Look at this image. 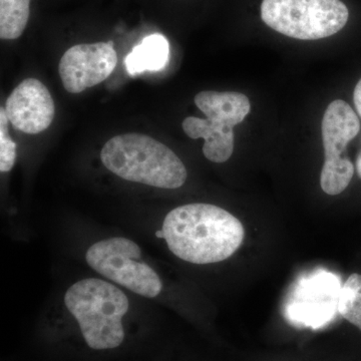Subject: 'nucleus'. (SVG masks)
<instances>
[{
	"instance_id": "9b49d317",
	"label": "nucleus",
	"mask_w": 361,
	"mask_h": 361,
	"mask_svg": "<svg viewBox=\"0 0 361 361\" xmlns=\"http://www.w3.org/2000/svg\"><path fill=\"white\" fill-rule=\"evenodd\" d=\"M195 104L209 120L232 128L243 122L251 110L248 97L236 92L205 90L195 97Z\"/></svg>"
},
{
	"instance_id": "f3484780",
	"label": "nucleus",
	"mask_w": 361,
	"mask_h": 361,
	"mask_svg": "<svg viewBox=\"0 0 361 361\" xmlns=\"http://www.w3.org/2000/svg\"><path fill=\"white\" fill-rule=\"evenodd\" d=\"M356 171H357V174L361 178V151L358 154L357 159H356Z\"/></svg>"
},
{
	"instance_id": "6e6552de",
	"label": "nucleus",
	"mask_w": 361,
	"mask_h": 361,
	"mask_svg": "<svg viewBox=\"0 0 361 361\" xmlns=\"http://www.w3.org/2000/svg\"><path fill=\"white\" fill-rule=\"evenodd\" d=\"M118 63L113 42L71 47L61 56L59 71L63 87L80 94L110 77Z\"/></svg>"
},
{
	"instance_id": "4468645a",
	"label": "nucleus",
	"mask_w": 361,
	"mask_h": 361,
	"mask_svg": "<svg viewBox=\"0 0 361 361\" xmlns=\"http://www.w3.org/2000/svg\"><path fill=\"white\" fill-rule=\"evenodd\" d=\"M338 313L361 331V275L353 273L342 285Z\"/></svg>"
},
{
	"instance_id": "1a4fd4ad",
	"label": "nucleus",
	"mask_w": 361,
	"mask_h": 361,
	"mask_svg": "<svg viewBox=\"0 0 361 361\" xmlns=\"http://www.w3.org/2000/svg\"><path fill=\"white\" fill-rule=\"evenodd\" d=\"M4 110L16 130L30 135L47 130L56 113L51 92L37 78L21 82L6 99Z\"/></svg>"
},
{
	"instance_id": "7ed1b4c3",
	"label": "nucleus",
	"mask_w": 361,
	"mask_h": 361,
	"mask_svg": "<svg viewBox=\"0 0 361 361\" xmlns=\"http://www.w3.org/2000/svg\"><path fill=\"white\" fill-rule=\"evenodd\" d=\"M65 304L90 348L104 350L123 343V318L130 302L115 285L97 278L80 280L66 292Z\"/></svg>"
},
{
	"instance_id": "9d476101",
	"label": "nucleus",
	"mask_w": 361,
	"mask_h": 361,
	"mask_svg": "<svg viewBox=\"0 0 361 361\" xmlns=\"http://www.w3.org/2000/svg\"><path fill=\"white\" fill-rule=\"evenodd\" d=\"M183 130L191 139H204V156L214 163H224L234 151L232 127L213 122L209 118L188 116L182 123Z\"/></svg>"
},
{
	"instance_id": "f03ea898",
	"label": "nucleus",
	"mask_w": 361,
	"mask_h": 361,
	"mask_svg": "<svg viewBox=\"0 0 361 361\" xmlns=\"http://www.w3.org/2000/svg\"><path fill=\"white\" fill-rule=\"evenodd\" d=\"M101 160L104 167L123 180L161 189H178L188 177L179 157L166 145L146 135L111 137L102 149Z\"/></svg>"
},
{
	"instance_id": "0eeeda50",
	"label": "nucleus",
	"mask_w": 361,
	"mask_h": 361,
	"mask_svg": "<svg viewBox=\"0 0 361 361\" xmlns=\"http://www.w3.org/2000/svg\"><path fill=\"white\" fill-rule=\"evenodd\" d=\"M341 288V280L334 273L314 271L294 286L285 306V317L296 326L322 329L338 313Z\"/></svg>"
},
{
	"instance_id": "f8f14e48",
	"label": "nucleus",
	"mask_w": 361,
	"mask_h": 361,
	"mask_svg": "<svg viewBox=\"0 0 361 361\" xmlns=\"http://www.w3.org/2000/svg\"><path fill=\"white\" fill-rule=\"evenodd\" d=\"M170 45L161 33H154L142 39L125 59L126 68L130 75L145 71L163 70L169 61Z\"/></svg>"
},
{
	"instance_id": "2eb2a0df",
	"label": "nucleus",
	"mask_w": 361,
	"mask_h": 361,
	"mask_svg": "<svg viewBox=\"0 0 361 361\" xmlns=\"http://www.w3.org/2000/svg\"><path fill=\"white\" fill-rule=\"evenodd\" d=\"M8 118L4 108L0 109V171L9 172L16 160V145L8 134Z\"/></svg>"
},
{
	"instance_id": "f257e3e1",
	"label": "nucleus",
	"mask_w": 361,
	"mask_h": 361,
	"mask_svg": "<svg viewBox=\"0 0 361 361\" xmlns=\"http://www.w3.org/2000/svg\"><path fill=\"white\" fill-rule=\"evenodd\" d=\"M161 232L173 254L198 265L231 257L245 236L243 225L235 216L204 203L173 209L164 220Z\"/></svg>"
},
{
	"instance_id": "dca6fc26",
	"label": "nucleus",
	"mask_w": 361,
	"mask_h": 361,
	"mask_svg": "<svg viewBox=\"0 0 361 361\" xmlns=\"http://www.w3.org/2000/svg\"><path fill=\"white\" fill-rule=\"evenodd\" d=\"M353 102L358 115L361 116V78L360 82L356 85L355 92H353Z\"/></svg>"
},
{
	"instance_id": "423d86ee",
	"label": "nucleus",
	"mask_w": 361,
	"mask_h": 361,
	"mask_svg": "<svg viewBox=\"0 0 361 361\" xmlns=\"http://www.w3.org/2000/svg\"><path fill=\"white\" fill-rule=\"evenodd\" d=\"M360 130L358 116L346 102L336 99L329 104L322 120L325 161L320 176V186L327 195L341 194L350 184L355 166L346 156V147Z\"/></svg>"
},
{
	"instance_id": "39448f33",
	"label": "nucleus",
	"mask_w": 361,
	"mask_h": 361,
	"mask_svg": "<svg viewBox=\"0 0 361 361\" xmlns=\"http://www.w3.org/2000/svg\"><path fill=\"white\" fill-rule=\"evenodd\" d=\"M90 268L137 295L155 298L163 289L160 277L144 262L139 245L123 237L102 240L85 253Z\"/></svg>"
},
{
	"instance_id": "ddd939ff",
	"label": "nucleus",
	"mask_w": 361,
	"mask_h": 361,
	"mask_svg": "<svg viewBox=\"0 0 361 361\" xmlns=\"http://www.w3.org/2000/svg\"><path fill=\"white\" fill-rule=\"evenodd\" d=\"M30 0H0V37L16 39L30 18Z\"/></svg>"
},
{
	"instance_id": "20e7f679",
	"label": "nucleus",
	"mask_w": 361,
	"mask_h": 361,
	"mask_svg": "<svg viewBox=\"0 0 361 361\" xmlns=\"http://www.w3.org/2000/svg\"><path fill=\"white\" fill-rule=\"evenodd\" d=\"M348 7L341 0H263L261 18L292 39L314 40L336 35L345 26Z\"/></svg>"
}]
</instances>
